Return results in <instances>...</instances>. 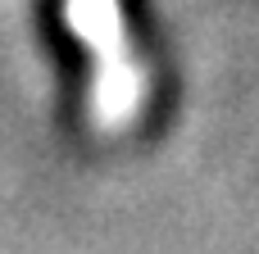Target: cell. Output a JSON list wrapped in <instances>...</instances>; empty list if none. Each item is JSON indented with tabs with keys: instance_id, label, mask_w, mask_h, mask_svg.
Masks as SVG:
<instances>
[{
	"instance_id": "6da1fadb",
	"label": "cell",
	"mask_w": 259,
	"mask_h": 254,
	"mask_svg": "<svg viewBox=\"0 0 259 254\" xmlns=\"http://www.w3.org/2000/svg\"><path fill=\"white\" fill-rule=\"evenodd\" d=\"M64 14L73 18V27L82 32V41L96 55V91H91L96 123L123 127L146 95V77L132 64L118 0H64Z\"/></svg>"
}]
</instances>
